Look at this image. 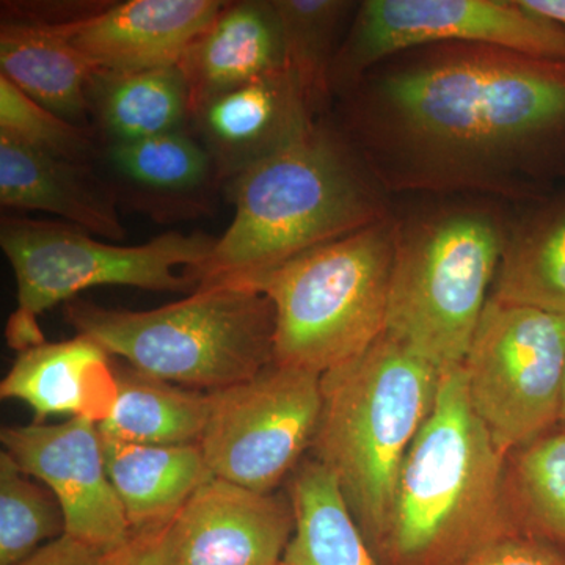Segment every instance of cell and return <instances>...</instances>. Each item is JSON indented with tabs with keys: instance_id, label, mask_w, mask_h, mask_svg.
Here are the masks:
<instances>
[{
	"instance_id": "cell-1",
	"label": "cell",
	"mask_w": 565,
	"mask_h": 565,
	"mask_svg": "<svg viewBox=\"0 0 565 565\" xmlns=\"http://www.w3.org/2000/svg\"><path fill=\"white\" fill-rule=\"evenodd\" d=\"M508 456L468 399L462 366L440 375L433 412L405 456L381 565H463L520 534L504 498Z\"/></svg>"
},
{
	"instance_id": "cell-2",
	"label": "cell",
	"mask_w": 565,
	"mask_h": 565,
	"mask_svg": "<svg viewBox=\"0 0 565 565\" xmlns=\"http://www.w3.org/2000/svg\"><path fill=\"white\" fill-rule=\"evenodd\" d=\"M405 139L446 158L520 150L565 132V62L475 46L386 77Z\"/></svg>"
},
{
	"instance_id": "cell-3",
	"label": "cell",
	"mask_w": 565,
	"mask_h": 565,
	"mask_svg": "<svg viewBox=\"0 0 565 565\" xmlns=\"http://www.w3.org/2000/svg\"><path fill=\"white\" fill-rule=\"evenodd\" d=\"M225 185L234 217L206 263L192 273L199 288L252 280L381 222L373 191L351 152L315 122Z\"/></svg>"
},
{
	"instance_id": "cell-4",
	"label": "cell",
	"mask_w": 565,
	"mask_h": 565,
	"mask_svg": "<svg viewBox=\"0 0 565 565\" xmlns=\"http://www.w3.org/2000/svg\"><path fill=\"white\" fill-rule=\"evenodd\" d=\"M440 375L386 332L362 355L321 375L313 459L338 479L373 553L405 456L433 412Z\"/></svg>"
},
{
	"instance_id": "cell-5",
	"label": "cell",
	"mask_w": 565,
	"mask_h": 565,
	"mask_svg": "<svg viewBox=\"0 0 565 565\" xmlns=\"http://www.w3.org/2000/svg\"><path fill=\"white\" fill-rule=\"evenodd\" d=\"M66 321L132 370L170 384L221 392L274 362L275 310L244 282H212L154 310L71 300Z\"/></svg>"
},
{
	"instance_id": "cell-6",
	"label": "cell",
	"mask_w": 565,
	"mask_h": 565,
	"mask_svg": "<svg viewBox=\"0 0 565 565\" xmlns=\"http://www.w3.org/2000/svg\"><path fill=\"white\" fill-rule=\"evenodd\" d=\"M397 236L384 221L252 278L275 310L274 359L323 374L386 332Z\"/></svg>"
},
{
	"instance_id": "cell-7",
	"label": "cell",
	"mask_w": 565,
	"mask_h": 565,
	"mask_svg": "<svg viewBox=\"0 0 565 565\" xmlns=\"http://www.w3.org/2000/svg\"><path fill=\"white\" fill-rule=\"evenodd\" d=\"M210 234L170 232L140 245H117L66 222L2 217L0 248L17 278V310L7 322L10 348L44 343L39 318L77 294L98 286L193 292L192 277L214 250Z\"/></svg>"
},
{
	"instance_id": "cell-8",
	"label": "cell",
	"mask_w": 565,
	"mask_h": 565,
	"mask_svg": "<svg viewBox=\"0 0 565 565\" xmlns=\"http://www.w3.org/2000/svg\"><path fill=\"white\" fill-rule=\"evenodd\" d=\"M492 218L457 212L396 241L386 333L440 373L462 366L503 256Z\"/></svg>"
},
{
	"instance_id": "cell-9",
	"label": "cell",
	"mask_w": 565,
	"mask_h": 565,
	"mask_svg": "<svg viewBox=\"0 0 565 565\" xmlns=\"http://www.w3.org/2000/svg\"><path fill=\"white\" fill-rule=\"evenodd\" d=\"M462 367L475 414L511 455L561 422L565 316L490 297Z\"/></svg>"
},
{
	"instance_id": "cell-10",
	"label": "cell",
	"mask_w": 565,
	"mask_h": 565,
	"mask_svg": "<svg viewBox=\"0 0 565 565\" xmlns=\"http://www.w3.org/2000/svg\"><path fill=\"white\" fill-rule=\"evenodd\" d=\"M321 375L274 362L248 381L211 393L200 448L215 478L273 493L313 446Z\"/></svg>"
},
{
	"instance_id": "cell-11",
	"label": "cell",
	"mask_w": 565,
	"mask_h": 565,
	"mask_svg": "<svg viewBox=\"0 0 565 565\" xmlns=\"http://www.w3.org/2000/svg\"><path fill=\"white\" fill-rule=\"evenodd\" d=\"M438 41L565 62V29L530 13L516 0H370L334 58L332 85L394 52Z\"/></svg>"
},
{
	"instance_id": "cell-12",
	"label": "cell",
	"mask_w": 565,
	"mask_h": 565,
	"mask_svg": "<svg viewBox=\"0 0 565 565\" xmlns=\"http://www.w3.org/2000/svg\"><path fill=\"white\" fill-rule=\"evenodd\" d=\"M3 451L18 467L47 487L61 504L66 534L114 555L132 530L107 473L98 424L70 418L0 430Z\"/></svg>"
},
{
	"instance_id": "cell-13",
	"label": "cell",
	"mask_w": 565,
	"mask_h": 565,
	"mask_svg": "<svg viewBox=\"0 0 565 565\" xmlns=\"http://www.w3.org/2000/svg\"><path fill=\"white\" fill-rule=\"evenodd\" d=\"M294 526L289 497L212 478L162 530L166 565H280Z\"/></svg>"
},
{
	"instance_id": "cell-14",
	"label": "cell",
	"mask_w": 565,
	"mask_h": 565,
	"mask_svg": "<svg viewBox=\"0 0 565 565\" xmlns=\"http://www.w3.org/2000/svg\"><path fill=\"white\" fill-rule=\"evenodd\" d=\"M222 0H129L104 3L81 20L65 22L77 50L111 73L180 65L185 51L214 21Z\"/></svg>"
},
{
	"instance_id": "cell-15",
	"label": "cell",
	"mask_w": 565,
	"mask_h": 565,
	"mask_svg": "<svg viewBox=\"0 0 565 565\" xmlns=\"http://www.w3.org/2000/svg\"><path fill=\"white\" fill-rule=\"evenodd\" d=\"M310 115L285 68L207 99L192 129L226 184L307 131Z\"/></svg>"
},
{
	"instance_id": "cell-16",
	"label": "cell",
	"mask_w": 565,
	"mask_h": 565,
	"mask_svg": "<svg viewBox=\"0 0 565 565\" xmlns=\"http://www.w3.org/2000/svg\"><path fill=\"white\" fill-rule=\"evenodd\" d=\"M99 161L118 200L156 222L207 214L222 184L211 156L191 131L102 145Z\"/></svg>"
},
{
	"instance_id": "cell-17",
	"label": "cell",
	"mask_w": 565,
	"mask_h": 565,
	"mask_svg": "<svg viewBox=\"0 0 565 565\" xmlns=\"http://www.w3.org/2000/svg\"><path fill=\"white\" fill-rule=\"evenodd\" d=\"M0 204L61 217L93 236L126 237L114 185L92 163L66 161L0 137Z\"/></svg>"
},
{
	"instance_id": "cell-18",
	"label": "cell",
	"mask_w": 565,
	"mask_h": 565,
	"mask_svg": "<svg viewBox=\"0 0 565 565\" xmlns=\"http://www.w3.org/2000/svg\"><path fill=\"white\" fill-rule=\"evenodd\" d=\"M110 356L84 334L61 343L44 341L20 352L0 382V396L28 404L35 423L66 415L99 426L118 399L117 371Z\"/></svg>"
},
{
	"instance_id": "cell-19",
	"label": "cell",
	"mask_w": 565,
	"mask_h": 565,
	"mask_svg": "<svg viewBox=\"0 0 565 565\" xmlns=\"http://www.w3.org/2000/svg\"><path fill=\"white\" fill-rule=\"evenodd\" d=\"M178 66L191 92L192 114L221 93L285 70V44L274 2H225Z\"/></svg>"
},
{
	"instance_id": "cell-20",
	"label": "cell",
	"mask_w": 565,
	"mask_h": 565,
	"mask_svg": "<svg viewBox=\"0 0 565 565\" xmlns=\"http://www.w3.org/2000/svg\"><path fill=\"white\" fill-rule=\"evenodd\" d=\"M63 24L3 6L0 74L33 102L92 129L88 92L98 68L77 50Z\"/></svg>"
},
{
	"instance_id": "cell-21",
	"label": "cell",
	"mask_w": 565,
	"mask_h": 565,
	"mask_svg": "<svg viewBox=\"0 0 565 565\" xmlns=\"http://www.w3.org/2000/svg\"><path fill=\"white\" fill-rule=\"evenodd\" d=\"M107 473L134 533L169 525L215 478L200 445H140L102 437Z\"/></svg>"
},
{
	"instance_id": "cell-22",
	"label": "cell",
	"mask_w": 565,
	"mask_h": 565,
	"mask_svg": "<svg viewBox=\"0 0 565 565\" xmlns=\"http://www.w3.org/2000/svg\"><path fill=\"white\" fill-rule=\"evenodd\" d=\"M88 114L103 145L189 131L191 92L180 66L136 73L98 70L88 92Z\"/></svg>"
},
{
	"instance_id": "cell-23",
	"label": "cell",
	"mask_w": 565,
	"mask_h": 565,
	"mask_svg": "<svg viewBox=\"0 0 565 565\" xmlns=\"http://www.w3.org/2000/svg\"><path fill=\"white\" fill-rule=\"evenodd\" d=\"M288 497L296 526L280 565H381L338 479L318 460L297 467Z\"/></svg>"
},
{
	"instance_id": "cell-24",
	"label": "cell",
	"mask_w": 565,
	"mask_h": 565,
	"mask_svg": "<svg viewBox=\"0 0 565 565\" xmlns=\"http://www.w3.org/2000/svg\"><path fill=\"white\" fill-rule=\"evenodd\" d=\"M117 371L118 399L99 424L102 437L140 445H200L211 415V393L141 374Z\"/></svg>"
},
{
	"instance_id": "cell-25",
	"label": "cell",
	"mask_w": 565,
	"mask_h": 565,
	"mask_svg": "<svg viewBox=\"0 0 565 565\" xmlns=\"http://www.w3.org/2000/svg\"><path fill=\"white\" fill-rule=\"evenodd\" d=\"M504 498L520 534L565 555V424L508 456Z\"/></svg>"
},
{
	"instance_id": "cell-26",
	"label": "cell",
	"mask_w": 565,
	"mask_h": 565,
	"mask_svg": "<svg viewBox=\"0 0 565 565\" xmlns=\"http://www.w3.org/2000/svg\"><path fill=\"white\" fill-rule=\"evenodd\" d=\"M490 297L565 316V200L504 247Z\"/></svg>"
},
{
	"instance_id": "cell-27",
	"label": "cell",
	"mask_w": 565,
	"mask_h": 565,
	"mask_svg": "<svg viewBox=\"0 0 565 565\" xmlns=\"http://www.w3.org/2000/svg\"><path fill=\"white\" fill-rule=\"evenodd\" d=\"M291 74L310 114L332 87L334 32L349 3L338 0H273Z\"/></svg>"
},
{
	"instance_id": "cell-28",
	"label": "cell",
	"mask_w": 565,
	"mask_h": 565,
	"mask_svg": "<svg viewBox=\"0 0 565 565\" xmlns=\"http://www.w3.org/2000/svg\"><path fill=\"white\" fill-rule=\"evenodd\" d=\"M66 534L51 490L36 484L9 452L0 451V565H20Z\"/></svg>"
},
{
	"instance_id": "cell-29",
	"label": "cell",
	"mask_w": 565,
	"mask_h": 565,
	"mask_svg": "<svg viewBox=\"0 0 565 565\" xmlns=\"http://www.w3.org/2000/svg\"><path fill=\"white\" fill-rule=\"evenodd\" d=\"M0 137L33 151L95 166L102 145L93 129L74 125L33 102L0 74Z\"/></svg>"
},
{
	"instance_id": "cell-30",
	"label": "cell",
	"mask_w": 565,
	"mask_h": 565,
	"mask_svg": "<svg viewBox=\"0 0 565 565\" xmlns=\"http://www.w3.org/2000/svg\"><path fill=\"white\" fill-rule=\"evenodd\" d=\"M463 565H565V555L545 542L516 534L487 546Z\"/></svg>"
},
{
	"instance_id": "cell-31",
	"label": "cell",
	"mask_w": 565,
	"mask_h": 565,
	"mask_svg": "<svg viewBox=\"0 0 565 565\" xmlns=\"http://www.w3.org/2000/svg\"><path fill=\"white\" fill-rule=\"evenodd\" d=\"M110 556L65 534L44 545L20 565H109Z\"/></svg>"
},
{
	"instance_id": "cell-32",
	"label": "cell",
	"mask_w": 565,
	"mask_h": 565,
	"mask_svg": "<svg viewBox=\"0 0 565 565\" xmlns=\"http://www.w3.org/2000/svg\"><path fill=\"white\" fill-rule=\"evenodd\" d=\"M162 530L134 533L131 541L110 556L109 565H166Z\"/></svg>"
},
{
	"instance_id": "cell-33",
	"label": "cell",
	"mask_w": 565,
	"mask_h": 565,
	"mask_svg": "<svg viewBox=\"0 0 565 565\" xmlns=\"http://www.w3.org/2000/svg\"><path fill=\"white\" fill-rule=\"evenodd\" d=\"M520 7L565 29V0H516Z\"/></svg>"
},
{
	"instance_id": "cell-34",
	"label": "cell",
	"mask_w": 565,
	"mask_h": 565,
	"mask_svg": "<svg viewBox=\"0 0 565 565\" xmlns=\"http://www.w3.org/2000/svg\"><path fill=\"white\" fill-rule=\"evenodd\" d=\"M559 424H565V375H564V388H563V405H561V422Z\"/></svg>"
}]
</instances>
